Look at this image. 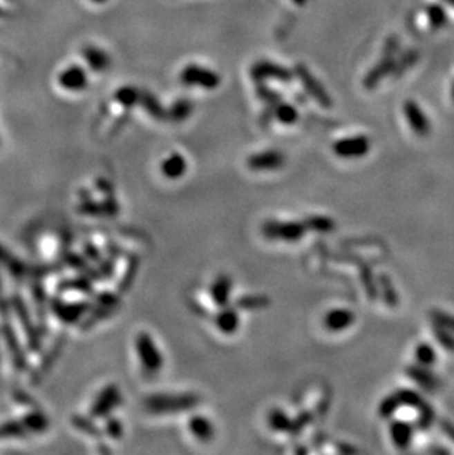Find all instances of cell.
Segmentation results:
<instances>
[{"mask_svg":"<svg viewBox=\"0 0 454 455\" xmlns=\"http://www.w3.org/2000/svg\"><path fill=\"white\" fill-rule=\"evenodd\" d=\"M199 403L196 394H157L145 399V408L152 414H177L191 412Z\"/></svg>","mask_w":454,"mask_h":455,"instance_id":"1","label":"cell"},{"mask_svg":"<svg viewBox=\"0 0 454 455\" xmlns=\"http://www.w3.org/2000/svg\"><path fill=\"white\" fill-rule=\"evenodd\" d=\"M395 394L398 399H400L401 405L413 408L415 412H417L416 426L419 430H428L434 425L435 412L433 405L425 401L424 396H420V394H417L413 389H407V387H404V389H398Z\"/></svg>","mask_w":454,"mask_h":455,"instance_id":"2","label":"cell"},{"mask_svg":"<svg viewBox=\"0 0 454 455\" xmlns=\"http://www.w3.org/2000/svg\"><path fill=\"white\" fill-rule=\"evenodd\" d=\"M307 233V227L300 221H276L269 220L261 226V235L269 240L298 242Z\"/></svg>","mask_w":454,"mask_h":455,"instance_id":"3","label":"cell"},{"mask_svg":"<svg viewBox=\"0 0 454 455\" xmlns=\"http://www.w3.org/2000/svg\"><path fill=\"white\" fill-rule=\"evenodd\" d=\"M136 351L142 367L146 373L155 374L162 369L164 358L157 345L153 343L149 333L140 331L136 336Z\"/></svg>","mask_w":454,"mask_h":455,"instance_id":"4","label":"cell"},{"mask_svg":"<svg viewBox=\"0 0 454 455\" xmlns=\"http://www.w3.org/2000/svg\"><path fill=\"white\" fill-rule=\"evenodd\" d=\"M121 401H123V398H121L118 387L115 385H108L97 394L92 403L91 416L93 418H106L121 404Z\"/></svg>","mask_w":454,"mask_h":455,"instance_id":"5","label":"cell"},{"mask_svg":"<svg viewBox=\"0 0 454 455\" xmlns=\"http://www.w3.org/2000/svg\"><path fill=\"white\" fill-rule=\"evenodd\" d=\"M370 151V139L366 136H352L341 139L334 145V152L339 158H361Z\"/></svg>","mask_w":454,"mask_h":455,"instance_id":"6","label":"cell"},{"mask_svg":"<svg viewBox=\"0 0 454 455\" xmlns=\"http://www.w3.org/2000/svg\"><path fill=\"white\" fill-rule=\"evenodd\" d=\"M77 211L80 214L84 215H91V217H115L120 213V205L114 199V196L111 197H104L102 201H93V199H86V201H82L77 206Z\"/></svg>","mask_w":454,"mask_h":455,"instance_id":"7","label":"cell"},{"mask_svg":"<svg viewBox=\"0 0 454 455\" xmlns=\"http://www.w3.org/2000/svg\"><path fill=\"white\" fill-rule=\"evenodd\" d=\"M406 376L426 392H435L441 387V379L431 370V367H425L417 362L407 365Z\"/></svg>","mask_w":454,"mask_h":455,"instance_id":"8","label":"cell"},{"mask_svg":"<svg viewBox=\"0 0 454 455\" xmlns=\"http://www.w3.org/2000/svg\"><path fill=\"white\" fill-rule=\"evenodd\" d=\"M92 302L77 301V302H65L62 299H55L53 304V313L61 321L66 325H73L79 321L87 311L91 309Z\"/></svg>","mask_w":454,"mask_h":455,"instance_id":"9","label":"cell"},{"mask_svg":"<svg viewBox=\"0 0 454 455\" xmlns=\"http://www.w3.org/2000/svg\"><path fill=\"white\" fill-rule=\"evenodd\" d=\"M283 165H285V157L279 151L258 152L247 158V166L252 171L279 170Z\"/></svg>","mask_w":454,"mask_h":455,"instance_id":"10","label":"cell"},{"mask_svg":"<svg viewBox=\"0 0 454 455\" xmlns=\"http://www.w3.org/2000/svg\"><path fill=\"white\" fill-rule=\"evenodd\" d=\"M182 81L187 86L216 88L220 84V77L207 68H201L198 65H189L182 72Z\"/></svg>","mask_w":454,"mask_h":455,"instance_id":"11","label":"cell"},{"mask_svg":"<svg viewBox=\"0 0 454 455\" xmlns=\"http://www.w3.org/2000/svg\"><path fill=\"white\" fill-rule=\"evenodd\" d=\"M398 48V43L397 39L392 37L388 41H386V46H385V58L376 64L375 68L366 75V80H364V86L366 87H373L376 83H378L384 75L390 74L394 68H395V64H394V53Z\"/></svg>","mask_w":454,"mask_h":455,"instance_id":"12","label":"cell"},{"mask_svg":"<svg viewBox=\"0 0 454 455\" xmlns=\"http://www.w3.org/2000/svg\"><path fill=\"white\" fill-rule=\"evenodd\" d=\"M403 109L407 123L413 130V133H416V135L420 137L428 136L431 133V121L425 115L422 108H420L415 101H407Z\"/></svg>","mask_w":454,"mask_h":455,"instance_id":"13","label":"cell"},{"mask_svg":"<svg viewBox=\"0 0 454 455\" xmlns=\"http://www.w3.org/2000/svg\"><path fill=\"white\" fill-rule=\"evenodd\" d=\"M413 434L415 429L410 423H407V421L394 420L390 423V436L392 443L398 449L401 451L408 449L413 439Z\"/></svg>","mask_w":454,"mask_h":455,"instance_id":"14","label":"cell"},{"mask_svg":"<svg viewBox=\"0 0 454 455\" xmlns=\"http://www.w3.org/2000/svg\"><path fill=\"white\" fill-rule=\"evenodd\" d=\"M230 293H231V279L227 274L217 275L214 282L209 286V296L216 307L221 308L230 304Z\"/></svg>","mask_w":454,"mask_h":455,"instance_id":"15","label":"cell"},{"mask_svg":"<svg viewBox=\"0 0 454 455\" xmlns=\"http://www.w3.org/2000/svg\"><path fill=\"white\" fill-rule=\"evenodd\" d=\"M214 325L221 333H225V335H234L240 325V318L236 308L230 305L221 307L218 313L214 316Z\"/></svg>","mask_w":454,"mask_h":455,"instance_id":"16","label":"cell"},{"mask_svg":"<svg viewBox=\"0 0 454 455\" xmlns=\"http://www.w3.org/2000/svg\"><path fill=\"white\" fill-rule=\"evenodd\" d=\"M59 86L68 92H80L87 86V77L82 68L77 65H71L70 68L62 71L58 77Z\"/></svg>","mask_w":454,"mask_h":455,"instance_id":"17","label":"cell"},{"mask_svg":"<svg viewBox=\"0 0 454 455\" xmlns=\"http://www.w3.org/2000/svg\"><path fill=\"white\" fill-rule=\"evenodd\" d=\"M354 320H356V316L351 309L348 308H335L330 309L329 313L325 317V326L329 331H342L348 329Z\"/></svg>","mask_w":454,"mask_h":455,"instance_id":"18","label":"cell"},{"mask_svg":"<svg viewBox=\"0 0 454 455\" xmlns=\"http://www.w3.org/2000/svg\"><path fill=\"white\" fill-rule=\"evenodd\" d=\"M187 170V164L186 159L182 153H171L169 158H165L164 162L161 164V171L165 179L170 180H177L180 177L185 175Z\"/></svg>","mask_w":454,"mask_h":455,"instance_id":"19","label":"cell"},{"mask_svg":"<svg viewBox=\"0 0 454 455\" xmlns=\"http://www.w3.org/2000/svg\"><path fill=\"white\" fill-rule=\"evenodd\" d=\"M187 427H189L191 434L201 442L211 441L214 436V426L205 416L195 414L187 421Z\"/></svg>","mask_w":454,"mask_h":455,"instance_id":"20","label":"cell"},{"mask_svg":"<svg viewBox=\"0 0 454 455\" xmlns=\"http://www.w3.org/2000/svg\"><path fill=\"white\" fill-rule=\"evenodd\" d=\"M139 267H140V258L136 253H130L127 257L126 270L117 284V289L120 293H127L131 289V286L135 284L136 275L139 273Z\"/></svg>","mask_w":454,"mask_h":455,"instance_id":"21","label":"cell"},{"mask_svg":"<svg viewBox=\"0 0 454 455\" xmlns=\"http://www.w3.org/2000/svg\"><path fill=\"white\" fill-rule=\"evenodd\" d=\"M376 280H378L379 295L384 299L386 307H390V308L398 307V304H400V296H398V293L395 291V286L391 280V277L386 273H381L378 277H376Z\"/></svg>","mask_w":454,"mask_h":455,"instance_id":"22","label":"cell"},{"mask_svg":"<svg viewBox=\"0 0 454 455\" xmlns=\"http://www.w3.org/2000/svg\"><path fill=\"white\" fill-rule=\"evenodd\" d=\"M118 311L115 307H102V305H92L87 311V317L82 321V330H91L101 321L113 317Z\"/></svg>","mask_w":454,"mask_h":455,"instance_id":"23","label":"cell"},{"mask_svg":"<svg viewBox=\"0 0 454 455\" xmlns=\"http://www.w3.org/2000/svg\"><path fill=\"white\" fill-rule=\"evenodd\" d=\"M61 293L64 292H77L83 295H93V284L91 279L86 275L75 277V279H66L58 284Z\"/></svg>","mask_w":454,"mask_h":455,"instance_id":"24","label":"cell"},{"mask_svg":"<svg viewBox=\"0 0 454 455\" xmlns=\"http://www.w3.org/2000/svg\"><path fill=\"white\" fill-rule=\"evenodd\" d=\"M360 280L364 287V292H366L368 298H370L372 301H376L379 296V289H378V280L370 269V265L360 262Z\"/></svg>","mask_w":454,"mask_h":455,"instance_id":"25","label":"cell"},{"mask_svg":"<svg viewBox=\"0 0 454 455\" xmlns=\"http://www.w3.org/2000/svg\"><path fill=\"white\" fill-rule=\"evenodd\" d=\"M272 301L267 295H243L236 299L235 307L243 311H257L270 307Z\"/></svg>","mask_w":454,"mask_h":455,"instance_id":"26","label":"cell"},{"mask_svg":"<svg viewBox=\"0 0 454 455\" xmlns=\"http://www.w3.org/2000/svg\"><path fill=\"white\" fill-rule=\"evenodd\" d=\"M304 224L307 227V231H314L320 233V235H326V233L334 231L337 229L335 221L326 217V215H310L305 217Z\"/></svg>","mask_w":454,"mask_h":455,"instance_id":"27","label":"cell"},{"mask_svg":"<svg viewBox=\"0 0 454 455\" xmlns=\"http://www.w3.org/2000/svg\"><path fill=\"white\" fill-rule=\"evenodd\" d=\"M267 420H269V426L274 432H279V434H287V432H290V429H291L292 418L279 408L272 409V412L269 413Z\"/></svg>","mask_w":454,"mask_h":455,"instance_id":"28","label":"cell"},{"mask_svg":"<svg viewBox=\"0 0 454 455\" xmlns=\"http://www.w3.org/2000/svg\"><path fill=\"white\" fill-rule=\"evenodd\" d=\"M83 57L95 71H102V70L108 68L109 58H108V55L105 52H102L101 49L86 48L83 50Z\"/></svg>","mask_w":454,"mask_h":455,"instance_id":"29","label":"cell"},{"mask_svg":"<svg viewBox=\"0 0 454 455\" xmlns=\"http://www.w3.org/2000/svg\"><path fill=\"white\" fill-rule=\"evenodd\" d=\"M73 425L83 432L84 435L95 438V439H102L104 432L97 427V425L91 417H84V416H74L73 417Z\"/></svg>","mask_w":454,"mask_h":455,"instance_id":"30","label":"cell"},{"mask_svg":"<svg viewBox=\"0 0 454 455\" xmlns=\"http://www.w3.org/2000/svg\"><path fill=\"white\" fill-rule=\"evenodd\" d=\"M415 358L416 362L420 365H425V367H433L437 361V354L433 348V345H429L426 342L419 343L415 349Z\"/></svg>","mask_w":454,"mask_h":455,"instance_id":"31","label":"cell"},{"mask_svg":"<svg viewBox=\"0 0 454 455\" xmlns=\"http://www.w3.org/2000/svg\"><path fill=\"white\" fill-rule=\"evenodd\" d=\"M400 407H401V403H400V399H398L397 394H391L388 396H385L381 401V404L378 407V416L385 420H388L398 412V408Z\"/></svg>","mask_w":454,"mask_h":455,"instance_id":"32","label":"cell"},{"mask_svg":"<svg viewBox=\"0 0 454 455\" xmlns=\"http://www.w3.org/2000/svg\"><path fill=\"white\" fill-rule=\"evenodd\" d=\"M314 420V413L312 412H301L300 414H298L294 420H292V423H291V429L290 432H287V435H290L292 439L298 438L300 436L304 429L312 423V421Z\"/></svg>","mask_w":454,"mask_h":455,"instance_id":"33","label":"cell"},{"mask_svg":"<svg viewBox=\"0 0 454 455\" xmlns=\"http://www.w3.org/2000/svg\"><path fill=\"white\" fill-rule=\"evenodd\" d=\"M433 333L434 338L442 348H444L447 352L454 354V331L441 327L438 325H433Z\"/></svg>","mask_w":454,"mask_h":455,"instance_id":"34","label":"cell"},{"mask_svg":"<svg viewBox=\"0 0 454 455\" xmlns=\"http://www.w3.org/2000/svg\"><path fill=\"white\" fill-rule=\"evenodd\" d=\"M426 12H428V17H429L431 27H433L434 30L442 28L447 24V14H446V10L442 9V6L429 5Z\"/></svg>","mask_w":454,"mask_h":455,"instance_id":"35","label":"cell"},{"mask_svg":"<svg viewBox=\"0 0 454 455\" xmlns=\"http://www.w3.org/2000/svg\"><path fill=\"white\" fill-rule=\"evenodd\" d=\"M429 318H431V321H433V325H438L441 327L454 331V316L446 313V311L431 309L429 311Z\"/></svg>","mask_w":454,"mask_h":455,"instance_id":"36","label":"cell"},{"mask_svg":"<svg viewBox=\"0 0 454 455\" xmlns=\"http://www.w3.org/2000/svg\"><path fill=\"white\" fill-rule=\"evenodd\" d=\"M274 115H276V118L281 121L282 124H286V126H291V124L296 123V119H298L296 109L291 105H287V104H282V105H279L278 108H276Z\"/></svg>","mask_w":454,"mask_h":455,"instance_id":"37","label":"cell"},{"mask_svg":"<svg viewBox=\"0 0 454 455\" xmlns=\"http://www.w3.org/2000/svg\"><path fill=\"white\" fill-rule=\"evenodd\" d=\"M104 434L109 436L111 439H121L124 435V426L121 421L115 417H108L105 421V427H104Z\"/></svg>","mask_w":454,"mask_h":455,"instance_id":"38","label":"cell"},{"mask_svg":"<svg viewBox=\"0 0 454 455\" xmlns=\"http://www.w3.org/2000/svg\"><path fill=\"white\" fill-rule=\"evenodd\" d=\"M120 296L113 292H101L97 295H93L92 305H102V307H115L120 308Z\"/></svg>","mask_w":454,"mask_h":455,"instance_id":"39","label":"cell"},{"mask_svg":"<svg viewBox=\"0 0 454 455\" xmlns=\"http://www.w3.org/2000/svg\"><path fill=\"white\" fill-rule=\"evenodd\" d=\"M97 271L101 274L102 280H109L113 279L115 274V258L114 257H108L104 258L101 262L97 264Z\"/></svg>","mask_w":454,"mask_h":455,"instance_id":"40","label":"cell"},{"mask_svg":"<svg viewBox=\"0 0 454 455\" xmlns=\"http://www.w3.org/2000/svg\"><path fill=\"white\" fill-rule=\"evenodd\" d=\"M191 110H192L191 104H187V101H179L173 105L170 117L176 121H183L191 115Z\"/></svg>","mask_w":454,"mask_h":455,"instance_id":"41","label":"cell"},{"mask_svg":"<svg viewBox=\"0 0 454 455\" xmlns=\"http://www.w3.org/2000/svg\"><path fill=\"white\" fill-rule=\"evenodd\" d=\"M117 101L124 106H133L139 101V95L135 92V88H123L117 93Z\"/></svg>","mask_w":454,"mask_h":455,"instance_id":"42","label":"cell"},{"mask_svg":"<svg viewBox=\"0 0 454 455\" xmlns=\"http://www.w3.org/2000/svg\"><path fill=\"white\" fill-rule=\"evenodd\" d=\"M83 249H84V253H86L84 257H86L88 261H93V262L99 264V262H101V261L104 260V255H102L101 249H99L97 245H95L93 242H86V243H84V246H83Z\"/></svg>","mask_w":454,"mask_h":455,"instance_id":"43","label":"cell"},{"mask_svg":"<svg viewBox=\"0 0 454 455\" xmlns=\"http://www.w3.org/2000/svg\"><path fill=\"white\" fill-rule=\"evenodd\" d=\"M145 106H146V109H148V113H149L153 118H157V119H164L165 117H167V115H165V113H164V109H162L157 102H155V101H153V97L149 96V95L145 96Z\"/></svg>","mask_w":454,"mask_h":455,"instance_id":"44","label":"cell"},{"mask_svg":"<svg viewBox=\"0 0 454 455\" xmlns=\"http://www.w3.org/2000/svg\"><path fill=\"white\" fill-rule=\"evenodd\" d=\"M95 187L99 193H102L105 197H111L114 196V186L109 180L106 179H97L95 182Z\"/></svg>","mask_w":454,"mask_h":455,"instance_id":"45","label":"cell"},{"mask_svg":"<svg viewBox=\"0 0 454 455\" xmlns=\"http://www.w3.org/2000/svg\"><path fill=\"white\" fill-rule=\"evenodd\" d=\"M329 405H330V399H329V396L320 399L319 404H317L316 412H314V417H316L317 420H323V418L326 417L328 412H329Z\"/></svg>","mask_w":454,"mask_h":455,"instance_id":"46","label":"cell"},{"mask_svg":"<svg viewBox=\"0 0 454 455\" xmlns=\"http://www.w3.org/2000/svg\"><path fill=\"white\" fill-rule=\"evenodd\" d=\"M439 429L450 441L454 442V425L448 420H439Z\"/></svg>","mask_w":454,"mask_h":455,"instance_id":"47","label":"cell"},{"mask_svg":"<svg viewBox=\"0 0 454 455\" xmlns=\"http://www.w3.org/2000/svg\"><path fill=\"white\" fill-rule=\"evenodd\" d=\"M335 448H337V451L339 454H346V455H348V454H356L357 452L356 448L348 445V443H344V442H337L335 443Z\"/></svg>","mask_w":454,"mask_h":455,"instance_id":"48","label":"cell"},{"mask_svg":"<svg viewBox=\"0 0 454 455\" xmlns=\"http://www.w3.org/2000/svg\"><path fill=\"white\" fill-rule=\"evenodd\" d=\"M189 307H191V309L195 311V313H198V316H201V317H207V316H208V311H207L204 307H201L199 304H196L195 301H192V302L189 304Z\"/></svg>","mask_w":454,"mask_h":455,"instance_id":"49","label":"cell"},{"mask_svg":"<svg viewBox=\"0 0 454 455\" xmlns=\"http://www.w3.org/2000/svg\"><path fill=\"white\" fill-rule=\"evenodd\" d=\"M428 452H431V454H450V451L447 448H442V447H431L428 449Z\"/></svg>","mask_w":454,"mask_h":455,"instance_id":"50","label":"cell"},{"mask_svg":"<svg viewBox=\"0 0 454 455\" xmlns=\"http://www.w3.org/2000/svg\"><path fill=\"white\" fill-rule=\"evenodd\" d=\"M294 451H295V454H308V448H300V447H296Z\"/></svg>","mask_w":454,"mask_h":455,"instance_id":"51","label":"cell"},{"mask_svg":"<svg viewBox=\"0 0 454 455\" xmlns=\"http://www.w3.org/2000/svg\"><path fill=\"white\" fill-rule=\"evenodd\" d=\"M446 2H447L448 5H451V6H454V0H446Z\"/></svg>","mask_w":454,"mask_h":455,"instance_id":"52","label":"cell"},{"mask_svg":"<svg viewBox=\"0 0 454 455\" xmlns=\"http://www.w3.org/2000/svg\"><path fill=\"white\" fill-rule=\"evenodd\" d=\"M451 97H453V101H454V84H453V90H451Z\"/></svg>","mask_w":454,"mask_h":455,"instance_id":"53","label":"cell"},{"mask_svg":"<svg viewBox=\"0 0 454 455\" xmlns=\"http://www.w3.org/2000/svg\"><path fill=\"white\" fill-rule=\"evenodd\" d=\"M95 2H104V0H95Z\"/></svg>","mask_w":454,"mask_h":455,"instance_id":"54","label":"cell"}]
</instances>
